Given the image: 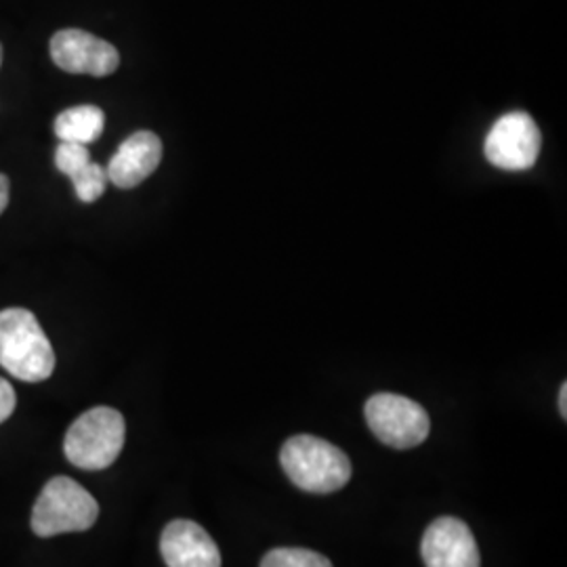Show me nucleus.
I'll use <instances>...</instances> for the list:
<instances>
[{"mask_svg": "<svg viewBox=\"0 0 567 567\" xmlns=\"http://www.w3.org/2000/svg\"><path fill=\"white\" fill-rule=\"evenodd\" d=\"M7 204H9V179L0 173V215L4 213Z\"/></svg>", "mask_w": 567, "mask_h": 567, "instance_id": "15", "label": "nucleus"}, {"mask_svg": "<svg viewBox=\"0 0 567 567\" xmlns=\"http://www.w3.org/2000/svg\"><path fill=\"white\" fill-rule=\"evenodd\" d=\"M126 437L124 416L118 410L97 405L81 414L65 433V458L84 471H102L121 456Z\"/></svg>", "mask_w": 567, "mask_h": 567, "instance_id": "3", "label": "nucleus"}, {"mask_svg": "<svg viewBox=\"0 0 567 567\" xmlns=\"http://www.w3.org/2000/svg\"><path fill=\"white\" fill-rule=\"evenodd\" d=\"M559 410H561V416L567 419V383H564L559 391Z\"/></svg>", "mask_w": 567, "mask_h": 567, "instance_id": "16", "label": "nucleus"}, {"mask_svg": "<svg viewBox=\"0 0 567 567\" xmlns=\"http://www.w3.org/2000/svg\"><path fill=\"white\" fill-rule=\"evenodd\" d=\"M280 463L290 482L305 492L330 494L351 480V461L343 450L313 435H295L282 446Z\"/></svg>", "mask_w": 567, "mask_h": 567, "instance_id": "2", "label": "nucleus"}, {"mask_svg": "<svg viewBox=\"0 0 567 567\" xmlns=\"http://www.w3.org/2000/svg\"><path fill=\"white\" fill-rule=\"evenodd\" d=\"M370 431L395 450L421 446L429 437L431 421L425 408L395 393H377L364 408Z\"/></svg>", "mask_w": 567, "mask_h": 567, "instance_id": "5", "label": "nucleus"}, {"mask_svg": "<svg viewBox=\"0 0 567 567\" xmlns=\"http://www.w3.org/2000/svg\"><path fill=\"white\" fill-rule=\"evenodd\" d=\"M105 114L97 105H76L63 110L55 118L53 131L60 142L89 145L102 137Z\"/></svg>", "mask_w": 567, "mask_h": 567, "instance_id": "11", "label": "nucleus"}, {"mask_svg": "<svg viewBox=\"0 0 567 567\" xmlns=\"http://www.w3.org/2000/svg\"><path fill=\"white\" fill-rule=\"evenodd\" d=\"M261 567H332V564L309 548H274L265 555Z\"/></svg>", "mask_w": 567, "mask_h": 567, "instance_id": "12", "label": "nucleus"}, {"mask_svg": "<svg viewBox=\"0 0 567 567\" xmlns=\"http://www.w3.org/2000/svg\"><path fill=\"white\" fill-rule=\"evenodd\" d=\"M16 405H18V395H16L13 386L4 379H0V423H4L13 414Z\"/></svg>", "mask_w": 567, "mask_h": 567, "instance_id": "14", "label": "nucleus"}, {"mask_svg": "<svg viewBox=\"0 0 567 567\" xmlns=\"http://www.w3.org/2000/svg\"><path fill=\"white\" fill-rule=\"evenodd\" d=\"M100 517L97 501L70 477H53L42 487L32 508L30 526L37 536L51 538L68 532H84Z\"/></svg>", "mask_w": 567, "mask_h": 567, "instance_id": "4", "label": "nucleus"}, {"mask_svg": "<svg viewBox=\"0 0 567 567\" xmlns=\"http://www.w3.org/2000/svg\"><path fill=\"white\" fill-rule=\"evenodd\" d=\"M163 161V142L152 131H137L122 142L107 164V182L121 189H133L145 182Z\"/></svg>", "mask_w": 567, "mask_h": 567, "instance_id": "10", "label": "nucleus"}, {"mask_svg": "<svg viewBox=\"0 0 567 567\" xmlns=\"http://www.w3.org/2000/svg\"><path fill=\"white\" fill-rule=\"evenodd\" d=\"M0 365L23 383H42L53 374L55 351L32 311H0Z\"/></svg>", "mask_w": 567, "mask_h": 567, "instance_id": "1", "label": "nucleus"}, {"mask_svg": "<svg viewBox=\"0 0 567 567\" xmlns=\"http://www.w3.org/2000/svg\"><path fill=\"white\" fill-rule=\"evenodd\" d=\"M421 555L425 567L482 566L473 532L456 517H440L426 527Z\"/></svg>", "mask_w": 567, "mask_h": 567, "instance_id": "8", "label": "nucleus"}, {"mask_svg": "<svg viewBox=\"0 0 567 567\" xmlns=\"http://www.w3.org/2000/svg\"><path fill=\"white\" fill-rule=\"evenodd\" d=\"M161 550L168 567H221V553L210 534L189 519L164 527Z\"/></svg>", "mask_w": 567, "mask_h": 567, "instance_id": "9", "label": "nucleus"}, {"mask_svg": "<svg viewBox=\"0 0 567 567\" xmlns=\"http://www.w3.org/2000/svg\"><path fill=\"white\" fill-rule=\"evenodd\" d=\"M91 161V154H89V147L81 145V143H65L61 142L55 150V166L58 171L63 173L65 177H70L72 182L84 173V168Z\"/></svg>", "mask_w": 567, "mask_h": 567, "instance_id": "13", "label": "nucleus"}, {"mask_svg": "<svg viewBox=\"0 0 567 567\" xmlns=\"http://www.w3.org/2000/svg\"><path fill=\"white\" fill-rule=\"evenodd\" d=\"M543 147V135L538 124L526 112H508L494 122L487 133V163L503 171H527L532 168Z\"/></svg>", "mask_w": 567, "mask_h": 567, "instance_id": "6", "label": "nucleus"}, {"mask_svg": "<svg viewBox=\"0 0 567 567\" xmlns=\"http://www.w3.org/2000/svg\"><path fill=\"white\" fill-rule=\"evenodd\" d=\"M49 51L53 63L68 74L103 79L114 74L121 65L116 47L76 28L60 30L49 42Z\"/></svg>", "mask_w": 567, "mask_h": 567, "instance_id": "7", "label": "nucleus"}]
</instances>
